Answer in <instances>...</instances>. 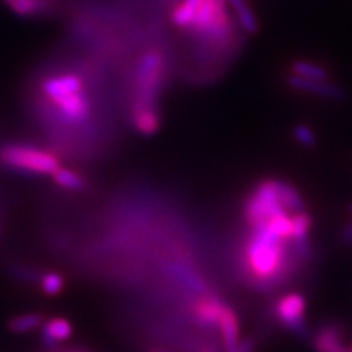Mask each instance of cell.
<instances>
[{"instance_id": "9a60e30c", "label": "cell", "mask_w": 352, "mask_h": 352, "mask_svg": "<svg viewBox=\"0 0 352 352\" xmlns=\"http://www.w3.org/2000/svg\"><path fill=\"white\" fill-rule=\"evenodd\" d=\"M226 2L234 9V14L236 15L239 24L244 28V31L248 32V34H257L260 30L258 19L247 0H226Z\"/></svg>"}, {"instance_id": "d6986e66", "label": "cell", "mask_w": 352, "mask_h": 352, "mask_svg": "<svg viewBox=\"0 0 352 352\" xmlns=\"http://www.w3.org/2000/svg\"><path fill=\"white\" fill-rule=\"evenodd\" d=\"M44 322V316L40 313H28V314H21L16 317H12L8 323V329L12 333H28L31 330L40 327Z\"/></svg>"}, {"instance_id": "ac0fdd59", "label": "cell", "mask_w": 352, "mask_h": 352, "mask_svg": "<svg viewBox=\"0 0 352 352\" xmlns=\"http://www.w3.org/2000/svg\"><path fill=\"white\" fill-rule=\"evenodd\" d=\"M53 179L59 186H62V188L69 191H85L88 188V184L84 176L71 169L59 168L53 173Z\"/></svg>"}, {"instance_id": "2e32d148", "label": "cell", "mask_w": 352, "mask_h": 352, "mask_svg": "<svg viewBox=\"0 0 352 352\" xmlns=\"http://www.w3.org/2000/svg\"><path fill=\"white\" fill-rule=\"evenodd\" d=\"M289 72L294 75L302 76V78H310V80H329L330 72L323 65L316 63L311 60H304L298 59L294 60L289 65Z\"/></svg>"}, {"instance_id": "cb8c5ba5", "label": "cell", "mask_w": 352, "mask_h": 352, "mask_svg": "<svg viewBox=\"0 0 352 352\" xmlns=\"http://www.w3.org/2000/svg\"><path fill=\"white\" fill-rule=\"evenodd\" d=\"M14 276L19 280L24 282H40L43 273L36 272L34 269H28V267H22V266H15L12 267Z\"/></svg>"}, {"instance_id": "7402d4cb", "label": "cell", "mask_w": 352, "mask_h": 352, "mask_svg": "<svg viewBox=\"0 0 352 352\" xmlns=\"http://www.w3.org/2000/svg\"><path fill=\"white\" fill-rule=\"evenodd\" d=\"M40 286H41V291L46 295L56 296L63 289L65 279L62 278V274L56 272H47V273H43V276L40 279Z\"/></svg>"}, {"instance_id": "d4e9b609", "label": "cell", "mask_w": 352, "mask_h": 352, "mask_svg": "<svg viewBox=\"0 0 352 352\" xmlns=\"http://www.w3.org/2000/svg\"><path fill=\"white\" fill-rule=\"evenodd\" d=\"M254 349H256L254 340L245 339V340H241V342L238 344L236 352H254Z\"/></svg>"}, {"instance_id": "7a4b0ae2", "label": "cell", "mask_w": 352, "mask_h": 352, "mask_svg": "<svg viewBox=\"0 0 352 352\" xmlns=\"http://www.w3.org/2000/svg\"><path fill=\"white\" fill-rule=\"evenodd\" d=\"M166 60L162 52L150 50L141 58L135 71V93L132 110L160 109L159 98L164 84Z\"/></svg>"}, {"instance_id": "5bb4252c", "label": "cell", "mask_w": 352, "mask_h": 352, "mask_svg": "<svg viewBox=\"0 0 352 352\" xmlns=\"http://www.w3.org/2000/svg\"><path fill=\"white\" fill-rule=\"evenodd\" d=\"M204 0H181V3L172 9L170 18L173 24L178 28L188 31L192 25L198 8L201 6Z\"/></svg>"}, {"instance_id": "8992f818", "label": "cell", "mask_w": 352, "mask_h": 352, "mask_svg": "<svg viewBox=\"0 0 352 352\" xmlns=\"http://www.w3.org/2000/svg\"><path fill=\"white\" fill-rule=\"evenodd\" d=\"M286 84L295 91L314 94L318 97L327 98V100H340V98L345 97V91L342 88L333 82H330L329 80H310L289 74L286 76Z\"/></svg>"}, {"instance_id": "30bf717a", "label": "cell", "mask_w": 352, "mask_h": 352, "mask_svg": "<svg viewBox=\"0 0 352 352\" xmlns=\"http://www.w3.org/2000/svg\"><path fill=\"white\" fill-rule=\"evenodd\" d=\"M217 326L220 329V332H222L225 351L226 352H236L238 344H239L238 317H236V313L229 305H223V310H222V314H220Z\"/></svg>"}, {"instance_id": "4fadbf2b", "label": "cell", "mask_w": 352, "mask_h": 352, "mask_svg": "<svg viewBox=\"0 0 352 352\" xmlns=\"http://www.w3.org/2000/svg\"><path fill=\"white\" fill-rule=\"evenodd\" d=\"M222 310V302L216 298L206 296V298L200 300L194 305V316L197 317V320L204 326H217Z\"/></svg>"}, {"instance_id": "e0dca14e", "label": "cell", "mask_w": 352, "mask_h": 352, "mask_svg": "<svg viewBox=\"0 0 352 352\" xmlns=\"http://www.w3.org/2000/svg\"><path fill=\"white\" fill-rule=\"evenodd\" d=\"M278 190H279L280 201L285 206L286 210L291 212V213H296V212L304 210L305 204H304L302 197L294 185L278 179Z\"/></svg>"}, {"instance_id": "52a82bcc", "label": "cell", "mask_w": 352, "mask_h": 352, "mask_svg": "<svg viewBox=\"0 0 352 352\" xmlns=\"http://www.w3.org/2000/svg\"><path fill=\"white\" fill-rule=\"evenodd\" d=\"M66 122L81 124L91 115V102L84 91L69 94L54 100Z\"/></svg>"}, {"instance_id": "9c48e42d", "label": "cell", "mask_w": 352, "mask_h": 352, "mask_svg": "<svg viewBox=\"0 0 352 352\" xmlns=\"http://www.w3.org/2000/svg\"><path fill=\"white\" fill-rule=\"evenodd\" d=\"M43 91L54 102L58 98L82 91V81L75 75L54 76L43 84Z\"/></svg>"}, {"instance_id": "6da1fadb", "label": "cell", "mask_w": 352, "mask_h": 352, "mask_svg": "<svg viewBox=\"0 0 352 352\" xmlns=\"http://www.w3.org/2000/svg\"><path fill=\"white\" fill-rule=\"evenodd\" d=\"M288 242L270 232L264 225L252 228L245 254L251 276L267 286L280 282L289 273L295 254V251L289 252Z\"/></svg>"}, {"instance_id": "4316f807", "label": "cell", "mask_w": 352, "mask_h": 352, "mask_svg": "<svg viewBox=\"0 0 352 352\" xmlns=\"http://www.w3.org/2000/svg\"><path fill=\"white\" fill-rule=\"evenodd\" d=\"M198 352H216V351L212 349V348H203V349H200Z\"/></svg>"}, {"instance_id": "5b68a950", "label": "cell", "mask_w": 352, "mask_h": 352, "mask_svg": "<svg viewBox=\"0 0 352 352\" xmlns=\"http://www.w3.org/2000/svg\"><path fill=\"white\" fill-rule=\"evenodd\" d=\"M305 308L307 302L304 295L294 292L282 296L276 307H274V313H276V317L286 329H289L298 335H304L307 329L304 318Z\"/></svg>"}, {"instance_id": "277c9868", "label": "cell", "mask_w": 352, "mask_h": 352, "mask_svg": "<svg viewBox=\"0 0 352 352\" xmlns=\"http://www.w3.org/2000/svg\"><path fill=\"white\" fill-rule=\"evenodd\" d=\"M279 213H289L280 201L278 179L261 181L245 201L244 216L251 228L266 223L267 220Z\"/></svg>"}, {"instance_id": "ffe728a7", "label": "cell", "mask_w": 352, "mask_h": 352, "mask_svg": "<svg viewBox=\"0 0 352 352\" xmlns=\"http://www.w3.org/2000/svg\"><path fill=\"white\" fill-rule=\"evenodd\" d=\"M10 9L19 16H32L40 12H46L49 5L41 0H8Z\"/></svg>"}, {"instance_id": "f546056e", "label": "cell", "mask_w": 352, "mask_h": 352, "mask_svg": "<svg viewBox=\"0 0 352 352\" xmlns=\"http://www.w3.org/2000/svg\"><path fill=\"white\" fill-rule=\"evenodd\" d=\"M5 2H8V0H5Z\"/></svg>"}, {"instance_id": "7c38bea8", "label": "cell", "mask_w": 352, "mask_h": 352, "mask_svg": "<svg viewBox=\"0 0 352 352\" xmlns=\"http://www.w3.org/2000/svg\"><path fill=\"white\" fill-rule=\"evenodd\" d=\"M317 352H348L342 344V330L336 324H327L314 339Z\"/></svg>"}, {"instance_id": "f1b7e54d", "label": "cell", "mask_w": 352, "mask_h": 352, "mask_svg": "<svg viewBox=\"0 0 352 352\" xmlns=\"http://www.w3.org/2000/svg\"><path fill=\"white\" fill-rule=\"evenodd\" d=\"M351 213H352V204H351Z\"/></svg>"}, {"instance_id": "44dd1931", "label": "cell", "mask_w": 352, "mask_h": 352, "mask_svg": "<svg viewBox=\"0 0 352 352\" xmlns=\"http://www.w3.org/2000/svg\"><path fill=\"white\" fill-rule=\"evenodd\" d=\"M313 220L307 212H296L292 214L294 226V242H307L308 230L311 228Z\"/></svg>"}, {"instance_id": "ba28073f", "label": "cell", "mask_w": 352, "mask_h": 352, "mask_svg": "<svg viewBox=\"0 0 352 352\" xmlns=\"http://www.w3.org/2000/svg\"><path fill=\"white\" fill-rule=\"evenodd\" d=\"M72 336V324L63 317H53L43 323L41 340L44 346L50 351L58 349L59 344Z\"/></svg>"}, {"instance_id": "3957f363", "label": "cell", "mask_w": 352, "mask_h": 352, "mask_svg": "<svg viewBox=\"0 0 352 352\" xmlns=\"http://www.w3.org/2000/svg\"><path fill=\"white\" fill-rule=\"evenodd\" d=\"M0 163L27 175H53L60 168L54 154L36 147L8 144L0 148Z\"/></svg>"}, {"instance_id": "8fae6325", "label": "cell", "mask_w": 352, "mask_h": 352, "mask_svg": "<svg viewBox=\"0 0 352 352\" xmlns=\"http://www.w3.org/2000/svg\"><path fill=\"white\" fill-rule=\"evenodd\" d=\"M132 125L140 132L141 135H154L162 128V113L160 109H142L132 110L131 112Z\"/></svg>"}, {"instance_id": "484cf974", "label": "cell", "mask_w": 352, "mask_h": 352, "mask_svg": "<svg viewBox=\"0 0 352 352\" xmlns=\"http://www.w3.org/2000/svg\"><path fill=\"white\" fill-rule=\"evenodd\" d=\"M342 242L345 245H351L352 244V222H349L346 226H345V229H344V232H342Z\"/></svg>"}, {"instance_id": "603a6c76", "label": "cell", "mask_w": 352, "mask_h": 352, "mask_svg": "<svg viewBox=\"0 0 352 352\" xmlns=\"http://www.w3.org/2000/svg\"><path fill=\"white\" fill-rule=\"evenodd\" d=\"M294 138L300 146L305 148H314L317 146V134L305 124H298L294 126Z\"/></svg>"}, {"instance_id": "83f0119b", "label": "cell", "mask_w": 352, "mask_h": 352, "mask_svg": "<svg viewBox=\"0 0 352 352\" xmlns=\"http://www.w3.org/2000/svg\"><path fill=\"white\" fill-rule=\"evenodd\" d=\"M150 352H163V351H150Z\"/></svg>"}]
</instances>
